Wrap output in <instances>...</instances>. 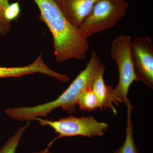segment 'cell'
<instances>
[{"instance_id":"obj_7","label":"cell","mask_w":153,"mask_h":153,"mask_svg":"<svg viewBox=\"0 0 153 153\" xmlns=\"http://www.w3.org/2000/svg\"><path fill=\"white\" fill-rule=\"evenodd\" d=\"M40 73L56 78L63 82H66L68 75L53 71L44 63L42 54H40L33 63L22 67H0V78L21 77L34 73Z\"/></svg>"},{"instance_id":"obj_2","label":"cell","mask_w":153,"mask_h":153,"mask_svg":"<svg viewBox=\"0 0 153 153\" xmlns=\"http://www.w3.org/2000/svg\"><path fill=\"white\" fill-rule=\"evenodd\" d=\"M105 69L104 65L100 61L97 52L92 50L90 60L85 69L58 98L54 101L35 106L7 108L6 114L14 120L23 121L46 116L58 108H61L68 113H74L79 96L91 87L96 77Z\"/></svg>"},{"instance_id":"obj_4","label":"cell","mask_w":153,"mask_h":153,"mask_svg":"<svg viewBox=\"0 0 153 153\" xmlns=\"http://www.w3.org/2000/svg\"><path fill=\"white\" fill-rule=\"evenodd\" d=\"M132 36L121 35L115 38L110 49L111 57L116 63L119 80L114 88L115 95L120 102L126 105L131 85L139 81L135 72L131 54Z\"/></svg>"},{"instance_id":"obj_6","label":"cell","mask_w":153,"mask_h":153,"mask_svg":"<svg viewBox=\"0 0 153 153\" xmlns=\"http://www.w3.org/2000/svg\"><path fill=\"white\" fill-rule=\"evenodd\" d=\"M131 54L138 79L151 89L153 88V46L146 36L135 37L131 44Z\"/></svg>"},{"instance_id":"obj_13","label":"cell","mask_w":153,"mask_h":153,"mask_svg":"<svg viewBox=\"0 0 153 153\" xmlns=\"http://www.w3.org/2000/svg\"><path fill=\"white\" fill-rule=\"evenodd\" d=\"M10 3L9 0H0V33L6 35L11 28V22L6 19L5 13Z\"/></svg>"},{"instance_id":"obj_12","label":"cell","mask_w":153,"mask_h":153,"mask_svg":"<svg viewBox=\"0 0 153 153\" xmlns=\"http://www.w3.org/2000/svg\"><path fill=\"white\" fill-rule=\"evenodd\" d=\"M29 124L30 123L28 122L26 125L21 127L16 134L11 137L1 149L0 153H16L22 135L29 126Z\"/></svg>"},{"instance_id":"obj_8","label":"cell","mask_w":153,"mask_h":153,"mask_svg":"<svg viewBox=\"0 0 153 153\" xmlns=\"http://www.w3.org/2000/svg\"><path fill=\"white\" fill-rule=\"evenodd\" d=\"M99 0H61V10L68 21L79 28Z\"/></svg>"},{"instance_id":"obj_10","label":"cell","mask_w":153,"mask_h":153,"mask_svg":"<svg viewBox=\"0 0 153 153\" xmlns=\"http://www.w3.org/2000/svg\"><path fill=\"white\" fill-rule=\"evenodd\" d=\"M126 105L127 106V117L125 140L123 145L114 153H138L134 140L133 126L131 120L132 111L134 106L130 103L129 100L128 101Z\"/></svg>"},{"instance_id":"obj_15","label":"cell","mask_w":153,"mask_h":153,"mask_svg":"<svg viewBox=\"0 0 153 153\" xmlns=\"http://www.w3.org/2000/svg\"><path fill=\"white\" fill-rule=\"evenodd\" d=\"M50 146H48L44 150L39 151V152H35L33 153H52L49 150V147Z\"/></svg>"},{"instance_id":"obj_3","label":"cell","mask_w":153,"mask_h":153,"mask_svg":"<svg viewBox=\"0 0 153 153\" xmlns=\"http://www.w3.org/2000/svg\"><path fill=\"white\" fill-rule=\"evenodd\" d=\"M128 7L125 0H99L79 30L88 39L114 26L125 16Z\"/></svg>"},{"instance_id":"obj_5","label":"cell","mask_w":153,"mask_h":153,"mask_svg":"<svg viewBox=\"0 0 153 153\" xmlns=\"http://www.w3.org/2000/svg\"><path fill=\"white\" fill-rule=\"evenodd\" d=\"M34 119L38 121L41 126L50 127L58 134L57 137L50 143L52 145L55 140L64 137L101 136L108 127L106 123L100 122L91 116L79 117L69 116L57 120L37 118Z\"/></svg>"},{"instance_id":"obj_11","label":"cell","mask_w":153,"mask_h":153,"mask_svg":"<svg viewBox=\"0 0 153 153\" xmlns=\"http://www.w3.org/2000/svg\"><path fill=\"white\" fill-rule=\"evenodd\" d=\"M79 109L82 111H95L98 108L97 97L93 92L91 87L83 91L79 96L77 101Z\"/></svg>"},{"instance_id":"obj_14","label":"cell","mask_w":153,"mask_h":153,"mask_svg":"<svg viewBox=\"0 0 153 153\" xmlns=\"http://www.w3.org/2000/svg\"><path fill=\"white\" fill-rule=\"evenodd\" d=\"M21 9L19 2L10 4L5 11V16L6 19L12 23V21L17 19L20 15Z\"/></svg>"},{"instance_id":"obj_9","label":"cell","mask_w":153,"mask_h":153,"mask_svg":"<svg viewBox=\"0 0 153 153\" xmlns=\"http://www.w3.org/2000/svg\"><path fill=\"white\" fill-rule=\"evenodd\" d=\"M104 71L103 70L99 73L94 79L91 88L97 97L98 108L101 110H111L116 114L117 111L114 104L118 105L120 102L115 95L114 88L111 85L105 84L103 78Z\"/></svg>"},{"instance_id":"obj_1","label":"cell","mask_w":153,"mask_h":153,"mask_svg":"<svg viewBox=\"0 0 153 153\" xmlns=\"http://www.w3.org/2000/svg\"><path fill=\"white\" fill-rule=\"evenodd\" d=\"M33 1L40 10L41 20L52 33L57 61L85 59L89 49L88 38L69 22L57 3L54 0Z\"/></svg>"},{"instance_id":"obj_16","label":"cell","mask_w":153,"mask_h":153,"mask_svg":"<svg viewBox=\"0 0 153 153\" xmlns=\"http://www.w3.org/2000/svg\"><path fill=\"white\" fill-rule=\"evenodd\" d=\"M56 3H57V4L60 7V8H61V0H54Z\"/></svg>"}]
</instances>
